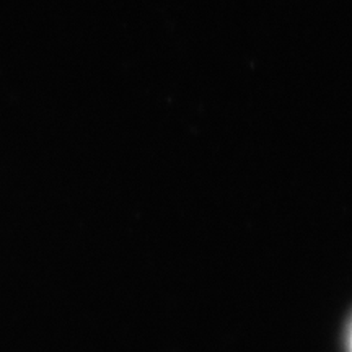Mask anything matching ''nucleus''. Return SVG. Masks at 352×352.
Instances as JSON below:
<instances>
[{
  "instance_id": "1",
  "label": "nucleus",
  "mask_w": 352,
  "mask_h": 352,
  "mask_svg": "<svg viewBox=\"0 0 352 352\" xmlns=\"http://www.w3.org/2000/svg\"><path fill=\"white\" fill-rule=\"evenodd\" d=\"M349 351L352 352V324H351V331H349Z\"/></svg>"
}]
</instances>
